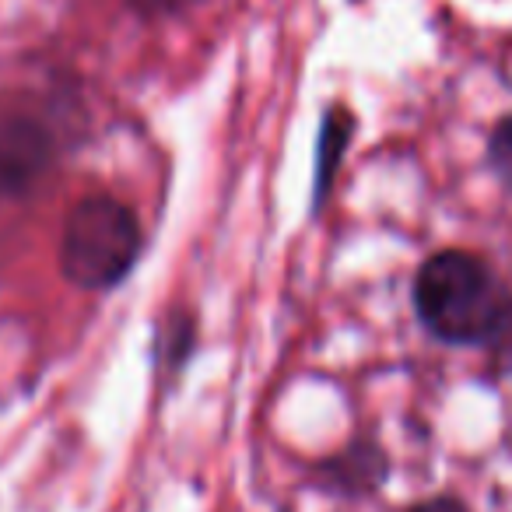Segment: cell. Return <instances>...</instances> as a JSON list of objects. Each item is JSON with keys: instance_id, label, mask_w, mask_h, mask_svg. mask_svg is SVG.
<instances>
[{"instance_id": "cell-1", "label": "cell", "mask_w": 512, "mask_h": 512, "mask_svg": "<svg viewBox=\"0 0 512 512\" xmlns=\"http://www.w3.org/2000/svg\"><path fill=\"white\" fill-rule=\"evenodd\" d=\"M421 327L453 348H481L498 369H512V288L467 249L432 253L414 274Z\"/></svg>"}, {"instance_id": "cell-2", "label": "cell", "mask_w": 512, "mask_h": 512, "mask_svg": "<svg viewBox=\"0 0 512 512\" xmlns=\"http://www.w3.org/2000/svg\"><path fill=\"white\" fill-rule=\"evenodd\" d=\"M141 246L144 232L137 214L109 193H92L78 200L64 221L60 271L85 292H106L134 271Z\"/></svg>"}, {"instance_id": "cell-3", "label": "cell", "mask_w": 512, "mask_h": 512, "mask_svg": "<svg viewBox=\"0 0 512 512\" xmlns=\"http://www.w3.org/2000/svg\"><path fill=\"white\" fill-rule=\"evenodd\" d=\"M53 155L50 134L32 116L0 120V183H32Z\"/></svg>"}, {"instance_id": "cell-4", "label": "cell", "mask_w": 512, "mask_h": 512, "mask_svg": "<svg viewBox=\"0 0 512 512\" xmlns=\"http://www.w3.org/2000/svg\"><path fill=\"white\" fill-rule=\"evenodd\" d=\"M351 113L344 106H330L323 113V123H320V144H316V179H313V204L320 207L327 200L330 186H334V176H337V165H341L344 151L351 144Z\"/></svg>"}, {"instance_id": "cell-5", "label": "cell", "mask_w": 512, "mask_h": 512, "mask_svg": "<svg viewBox=\"0 0 512 512\" xmlns=\"http://www.w3.org/2000/svg\"><path fill=\"white\" fill-rule=\"evenodd\" d=\"M383 453H379V446H372V442H358V446H351L348 453H341L337 460H330V477L337 481V488H348V491H362V488H372V484H379V477H383Z\"/></svg>"}, {"instance_id": "cell-6", "label": "cell", "mask_w": 512, "mask_h": 512, "mask_svg": "<svg viewBox=\"0 0 512 512\" xmlns=\"http://www.w3.org/2000/svg\"><path fill=\"white\" fill-rule=\"evenodd\" d=\"M488 165L495 179L512 193V113L491 127L488 134Z\"/></svg>"}, {"instance_id": "cell-7", "label": "cell", "mask_w": 512, "mask_h": 512, "mask_svg": "<svg viewBox=\"0 0 512 512\" xmlns=\"http://www.w3.org/2000/svg\"><path fill=\"white\" fill-rule=\"evenodd\" d=\"M407 512H467L456 498H428V502H418Z\"/></svg>"}, {"instance_id": "cell-8", "label": "cell", "mask_w": 512, "mask_h": 512, "mask_svg": "<svg viewBox=\"0 0 512 512\" xmlns=\"http://www.w3.org/2000/svg\"><path fill=\"white\" fill-rule=\"evenodd\" d=\"M134 4L144 15H169V11L179 8V0H134Z\"/></svg>"}]
</instances>
